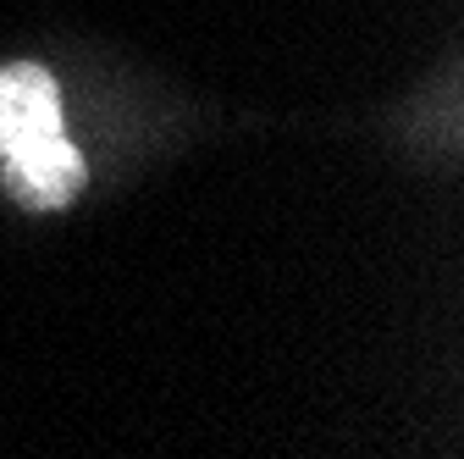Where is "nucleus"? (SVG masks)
I'll list each match as a JSON object with an SVG mask.
<instances>
[{"mask_svg": "<svg viewBox=\"0 0 464 459\" xmlns=\"http://www.w3.org/2000/svg\"><path fill=\"white\" fill-rule=\"evenodd\" d=\"M0 161L6 189L34 210L67 205L83 189V161L62 128V94L34 62L0 67Z\"/></svg>", "mask_w": 464, "mask_h": 459, "instance_id": "nucleus-1", "label": "nucleus"}]
</instances>
